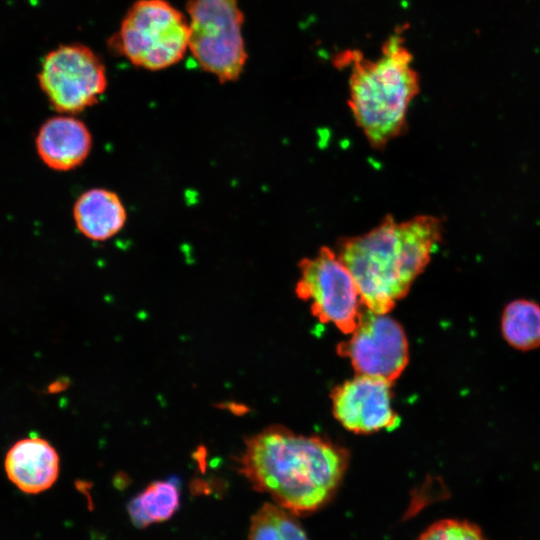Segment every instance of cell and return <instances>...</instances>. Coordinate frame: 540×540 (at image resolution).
<instances>
[{
  "label": "cell",
  "mask_w": 540,
  "mask_h": 540,
  "mask_svg": "<svg viewBox=\"0 0 540 540\" xmlns=\"http://www.w3.org/2000/svg\"><path fill=\"white\" fill-rule=\"evenodd\" d=\"M186 9L188 48L199 66L220 83L237 80L247 60L238 1L189 0Z\"/></svg>",
  "instance_id": "cell-5"
},
{
  "label": "cell",
  "mask_w": 540,
  "mask_h": 540,
  "mask_svg": "<svg viewBox=\"0 0 540 540\" xmlns=\"http://www.w3.org/2000/svg\"><path fill=\"white\" fill-rule=\"evenodd\" d=\"M294 516L276 503L264 504L251 519L248 540H309Z\"/></svg>",
  "instance_id": "cell-15"
},
{
  "label": "cell",
  "mask_w": 540,
  "mask_h": 540,
  "mask_svg": "<svg viewBox=\"0 0 540 540\" xmlns=\"http://www.w3.org/2000/svg\"><path fill=\"white\" fill-rule=\"evenodd\" d=\"M347 341L338 345L340 356L348 358L356 374L396 380L409 361L406 334L387 313L362 312Z\"/></svg>",
  "instance_id": "cell-8"
},
{
  "label": "cell",
  "mask_w": 540,
  "mask_h": 540,
  "mask_svg": "<svg viewBox=\"0 0 540 540\" xmlns=\"http://www.w3.org/2000/svg\"><path fill=\"white\" fill-rule=\"evenodd\" d=\"M391 382L356 375L331 391L332 412L347 430L370 434L391 430L400 418L392 405Z\"/></svg>",
  "instance_id": "cell-9"
},
{
  "label": "cell",
  "mask_w": 540,
  "mask_h": 540,
  "mask_svg": "<svg viewBox=\"0 0 540 540\" xmlns=\"http://www.w3.org/2000/svg\"><path fill=\"white\" fill-rule=\"evenodd\" d=\"M440 218L398 222L386 216L372 230L340 242L338 255L352 274L364 306L388 313L410 290L442 240Z\"/></svg>",
  "instance_id": "cell-2"
},
{
  "label": "cell",
  "mask_w": 540,
  "mask_h": 540,
  "mask_svg": "<svg viewBox=\"0 0 540 540\" xmlns=\"http://www.w3.org/2000/svg\"><path fill=\"white\" fill-rule=\"evenodd\" d=\"M402 33L390 35L375 60L356 49L344 50L333 60L338 68H351L348 105L375 148L403 133L408 107L420 91L419 74Z\"/></svg>",
  "instance_id": "cell-3"
},
{
  "label": "cell",
  "mask_w": 540,
  "mask_h": 540,
  "mask_svg": "<svg viewBox=\"0 0 540 540\" xmlns=\"http://www.w3.org/2000/svg\"><path fill=\"white\" fill-rule=\"evenodd\" d=\"M37 77L53 109L64 114L93 106L107 88L103 62L79 43L60 45L47 53Z\"/></svg>",
  "instance_id": "cell-7"
},
{
  "label": "cell",
  "mask_w": 540,
  "mask_h": 540,
  "mask_svg": "<svg viewBox=\"0 0 540 540\" xmlns=\"http://www.w3.org/2000/svg\"><path fill=\"white\" fill-rule=\"evenodd\" d=\"M78 231L87 239L102 242L118 234L127 221L126 208L117 193L105 188L83 192L73 206Z\"/></svg>",
  "instance_id": "cell-12"
},
{
  "label": "cell",
  "mask_w": 540,
  "mask_h": 540,
  "mask_svg": "<svg viewBox=\"0 0 540 540\" xmlns=\"http://www.w3.org/2000/svg\"><path fill=\"white\" fill-rule=\"evenodd\" d=\"M299 269L297 296L309 303L318 320L351 334L364 304L352 274L338 253L322 247L313 257L304 258Z\"/></svg>",
  "instance_id": "cell-6"
},
{
  "label": "cell",
  "mask_w": 540,
  "mask_h": 540,
  "mask_svg": "<svg viewBox=\"0 0 540 540\" xmlns=\"http://www.w3.org/2000/svg\"><path fill=\"white\" fill-rule=\"evenodd\" d=\"M91 148L90 130L83 121L71 115L47 119L36 136L39 157L56 171H70L81 166Z\"/></svg>",
  "instance_id": "cell-10"
},
{
  "label": "cell",
  "mask_w": 540,
  "mask_h": 540,
  "mask_svg": "<svg viewBox=\"0 0 540 540\" xmlns=\"http://www.w3.org/2000/svg\"><path fill=\"white\" fill-rule=\"evenodd\" d=\"M111 43L134 66L151 71L166 69L184 57L189 23L166 0H138L125 14Z\"/></svg>",
  "instance_id": "cell-4"
},
{
  "label": "cell",
  "mask_w": 540,
  "mask_h": 540,
  "mask_svg": "<svg viewBox=\"0 0 540 540\" xmlns=\"http://www.w3.org/2000/svg\"><path fill=\"white\" fill-rule=\"evenodd\" d=\"M417 540H489L481 528L467 520L442 519L431 524Z\"/></svg>",
  "instance_id": "cell-16"
},
{
  "label": "cell",
  "mask_w": 540,
  "mask_h": 540,
  "mask_svg": "<svg viewBox=\"0 0 540 540\" xmlns=\"http://www.w3.org/2000/svg\"><path fill=\"white\" fill-rule=\"evenodd\" d=\"M500 331L505 342L521 352L540 348V302L517 298L501 313Z\"/></svg>",
  "instance_id": "cell-13"
},
{
  "label": "cell",
  "mask_w": 540,
  "mask_h": 540,
  "mask_svg": "<svg viewBox=\"0 0 540 540\" xmlns=\"http://www.w3.org/2000/svg\"><path fill=\"white\" fill-rule=\"evenodd\" d=\"M180 491L174 480H156L128 504V514L138 528L169 520L179 509Z\"/></svg>",
  "instance_id": "cell-14"
},
{
  "label": "cell",
  "mask_w": 540,
  "mask_h": 540,
  "mask_svg": "<svg viewBox=\"0 0 540 540\" xmlns=\"http://www.w3.org/2000/svg\"><path fill=\"white\" fill-rule=\"evenodd\" d=\"M4 468L10 482L26 494H39L57 481L60 459L45 439L30 437L19 440L7 452Z\"/></svg>",
  "instance_id": "cell-11"
},
{
  "label": "cell",
  "mask_w": 540,
  "mask_h": 540,
  "mask_svg": "<svg viewBox=\"0 0 540 540\" xmlns=\"http://www.w3.org/2000/svg\"><path fill=\"white\" fill-rule=\"evenodd\" d=\"M237 461L239 472L255 490L300 515L330 501L344 477L349 454L323 437L270 426L246 439Z\"/></svg>",
  "instance_id": "cell-1"
}]
</instances>
